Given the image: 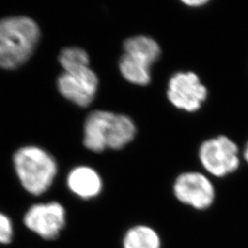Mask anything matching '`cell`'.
Here are the masks:
<instances>
[{"label": "cell", "mask_w": 248, "mask_h": 248, "mask_svg": "<svg viewBox=\"0 0 248 248\" xmlns=\"http://www.w3.org/2000/svg\"><path fill=\"white\" fill-rule=\"evenodd\" d=\"M23 221L29 230L42 238L56 239L65 225V210L55 202L35 204L28 210Z\"/></svg>", "instance_id": "ba28073f"}, {"label": "cell", "mask_w": 248, "mask_h": 248, "mask_svg": "<svg viewBox=\"0 0 248 248\" xmlns=\"http://www.w3.org/2000/svg\"><path fill=\"white\" fill-rule=\"evenodd\" d=\"M67 186L74 194L82 199L98 196L102 189V180L96 170L89 167H78L67 177Z\"/></svg>", "instance_id": "30bf717a"}, {"label": "cell", "mask_w": 248, "mask_h": 248, "mask_svg": "<svg viewBox=\"0 0 248 248\" xmlns=\"http://www.w3.org/2000/svg\"><path fill=\"white\" fill-rule=\"evenodd\" d=\"M59 62L63 71L89 66V57L87 52L78 47L63 49L59 55Z\"/></svg>", "instance_id": "7c38bea8"}, {"label": "cell", "mask_w": 248, "mask_h": 248, "mask_svg": "<svg viewBox=\"0 0 248 248\" xmlns=\"http://www.w3.org/2000/svg\"><path fill=\"white\" fill-rule=\"evenodd\" d=\"M40 39V28L31 18L0 19V67L15 69L30 59Z\"/></svg>", "instance_id": "6da1fadb"}, {"label": "cell", "mask_w": 248, "mask_h": 248, "mask_svg": "<svg viewBox=\"0 0 248 248\" xmlns=\"http://www.w3.org/2000/svg\"><path fill=\"white\" fill-rule=\"evenodd\" d=\"M168 97L179 109L196 111L207 98V89L192 72H180L169 80Z\"/></svg>", "instance_id": "52a82bcc"}, {"label": "cell", "mask_w": 248, "mask_h": 248, "mask_svg": "<svg viewBox=\"0 0 248 248\" xmlns=\"http://www.w3.org/2000/svg\"><path fill=\"white\" fill-rule=\"evenodd\" d=\"M136 133L132 119L105 110L91 112L84 125V144L93 152L121 149Z\"/></svg>", "instance_id": "7a4b0ae2"}, {"label": "cell", "mask_w": 248, "mask_h": 248, "mask_svg": "<svg viewBox=\"0 0 248 248\" xmlns=\"http://www.w3.org/2000/svg\"><path fill=\"white\" fill-rule=\"evenodd\" d=\"M98 85V77L89 66L63 71L57 79V87L62 97L83 108L93 101Z\"/></svg>", "instance_id": "8992f818"}, {"label": "cell", "mask_w": 248, "mask_h": 248, "mask_svg": "<svg viewBox=\"0 0 248 248\" xmlns=\"http://www.w3.org/2000/svg\"><path fill=\"white\" fill-rule=\"evenodd\" d=\"M184 3L187 6H191V7H198V6H202L207 3V1L205 0H189V1H184Z\"/></svg>", "instance_id": "5bb4252c"}, {"label": "cell", "mask_w": 248, "mask_h": 248, "mask_svg": "<svg viewBox=\"0 0 248 248\" xmlns=\"http://www.w3.org/2000/svg\"><path fill=\"white\" fill-rule=\"evenodd\" d=\"M244 157H245V159L248 163V144H247V146H246V149H245V152H244Z\"/></svg>", "instance_id": "9a60e30c"}, {"label": "cell", "mask_w": 248, "mask_h": 248, "mask_svg": "<svg viewBox=\"0 0 248 248\" xmlns=\"http://www.w3.org/2000/svg\"><path fill=\"white\" fill-rule=\"evenodd\" d=\"M200 159L209 173L215 177H224L239 167L238 147L226 136H218L202 144Z\"/></svg>", "instance_id": "5b68a950"}, {"label": "cell", "mask_w": 248, "mask_h": 248, "mask_svg": "<svg viewBox=\"0 0 248 248\" xmlns=\"http://www.w3.org/2000/svg\"><path fill=\"white\" fill-rule=\"evenodd\" d=\"M13 161L18 179L29 193L41 195L52 186L57 165L46 151L37 146H25L15 153Z\"/></svg>", "instance_id": "3957f363"}, {"label": "cell", "mask_w": 248, "mask_h": 248, "mask_svg": "<svg viewBox=\"0 0 248 248\" xmlns=\"http://www.w3.org/2000/svg\"><path fill=\"white\" fill-rule=\"evenodd\" d=\"M13 236V225L9 217L0 213V244H9Z\"/></svg>", "instance_id": "4fadbf2b"}, {"label": "cell", "mask_w": 248, "mask_h": 248, "mask_svg": "<svg viewBox=\"0 0 248 248\" xmlns=\"http://www.w3.org/2000/svg\"><path fill=\"white\" fill-rule=\"evenodd\" d=\"M124 48L119 63L123 77L134 85H147L151 80V66L159 58V45L150 37L135 36L124 42Z\"/></svg>", "instance_id": "277c9868"}, {"label": "cell", "mask_w": 248, "mask_h": 248, "mask_svg": "<svg viewBox=\"0 0 248 248\" xmlns=\"http://www.w3.org/2000/svg\"><path fill=\"white\" fill-rule=\"evenodd\" d=\"M158 233L145 225L134 226L124 236V248H160Z\"/></svg>", "instance_id": "8fae6325"}, {"label": "cell", "mask_w": 248, "mask_h": 248, "mask_svg": "<svg viewBox=\"0 0 248 248\" xmlns=\"http://www.w3.org/2000/svg\"><path fill=\"white\" fill-rule=\"evenodd\" d=\"M174 193L182 203L197 210L209 208L214 201V187L208 177L198 172H186L177 177Z\"/></svg>", "instance_id": "9c48e42d"}]
</instances>
